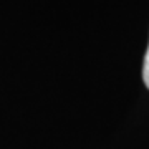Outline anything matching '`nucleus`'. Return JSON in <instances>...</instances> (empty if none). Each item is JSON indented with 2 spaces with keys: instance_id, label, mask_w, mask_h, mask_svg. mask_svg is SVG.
Wrapping results in <instances>:
<instances>
[{
  "instance_id": "f257e3e1",
  "label": "nucleus",
  "mask_w": 149,
  "mask_h": 149,
  "mask_svg": "<svg viewBox=\"0 0 149 149\" xmlns=\"http://www.w3.org/2000/svg\"><path fill=\"white\" fill-rule=\"evenodd\" d=\"M143 78H144V83H146V86L149 88V47H148V52H146V56H144Z\"/></svg>"
}]
</instances>
